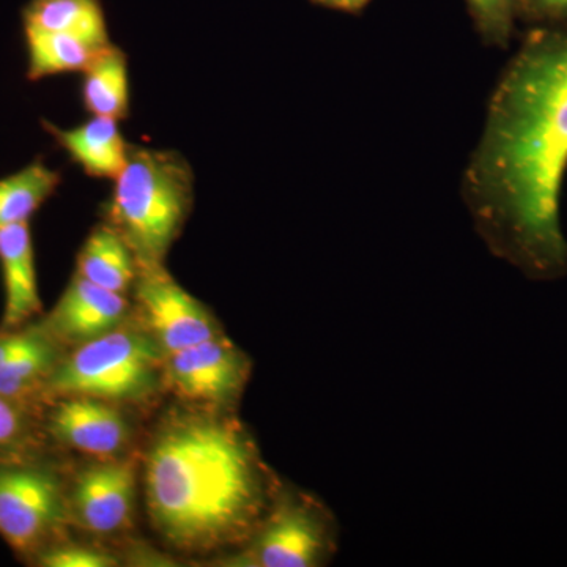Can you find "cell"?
Segmentation results:
<instances>
[{
  "label": "cell",
  "instance_id": "6da1fadb",
  "mask_svg": "<svg viewBox=\"0 0 567 567\" xmlns=\"http://www.w3.org/2000/svg\"><path fill=\"white\" fill-rule=\"evenodd\" d=\"M567 24L536 25L507 62L462 177L488 251L537 282L567 276Z\"/></svg>",
  "mask_w": 567,
  "mask_h": 567
},
{
  "label": "cell",
  "instance_id": "7a4b0ae2",
  "mask_svg": "<svg viewBox=\"0 0 567 567\" xmlns=\"http://www.w3.org/2000/svg\"><path fill=\"white\" fill-rule=\"evenodd\" d=\"M144 487L156 532L177 550L200 554L244 546L282 483L235 417L188 413L153 436Z\"/></svg>",
  "mask_w": 567,
  "mask_h": 567
},
{
  "label": "cell",
  "instance_id": "3957f363",
  "mask_svg": "<svg viewBox=\"0 0 567 567\" xmlns=\"http://www.w3.org/2000/svg\"><path fill=\"white\" fill-rule=\"evenodd\" d=\"M106 223L133 249L140 270L164 267L194 203V173L174 151L130 147L114 178Z\"/></svg>",
  "mask_w": 567,
  "mask_h": 567
},
{
  "label": "cell",
  "instance_id": "277c9868",
  "mask_svg": "<svg viewBox=\"0 0 567 567\" xmlns=\"http://www.w3.org/2000/svg\"><path fill=\"white\" fill-rule=\"evenodd\" d=\"M164 357L148 331L121 324L63 354L48 379V399L85 395L111 404L147 401L162 385Z\"/></svg>",
  "mask_w": 567,
  "mask_h": 567
},
{
  "label": "cell",
  "instance_id": "5b68a950",
  "mask_svg": "<svg viewBox=\"0 0 567 567\" xmlns=\"http://www.w3.org/2000/svg\"><path fill=\"white\" fill-rule=\"evenodd\" d=\"M339 525L316 496L284 486L262 524L224 559L238 567H319L333 559Z\"/></svg>",
  "mask_w": 567,
  "mask_h": 567
},
{
  "label": "cell",
  "instance_id": "8992f818",
  "mask_svg": "<svg viewBox=\"0 0 567 567\" xmlns=\"http://www.w3.org/2000/svg\"><path fill=\"white\" fill-rule=\"evenodd\" d=\"M71 520L69 488L50 465L0 458V535L22 557L61 539Z\"/></svg>",
  "mask_w": 567,
  "mask_h": 567
},
{
  "label": "cell",
  "instance_id": "52a82bcc",
  "mask_svg": "<svg viewBox=\"0 0 567 567\" xmlns=\"http://www.w3.org/2000/svg\"><path fill=\"white\" fill-rule=\"evenodd\" d=\"M251 375V361L223 334L164 357V382L175 394L215 409L233 406Z\"/></svg>",
  "mask_w": 567,
  "mask_h": 567
},
{
  "label": "cell",
  "instance_id": "ba28073f",
  "mask_svg": "<svg viewBox=\"0 0 567 567\" xmlns=\"http://www.w3.org/2000/svg\"><path fill=\"white\" fill-rule=\"evenodd\" d=\"M133 289L148 334L164 354L221 334L210 311L171 278L164 267L140 270Z\"/></svg>",
  "mask_w": 567,
  "mask_h": 567
},
{
  "label": "cell",
  "instance_id": "9c48e42d",
  "mask_svg": "<svg viewBox=\"0 0 567 567\" xmlns=\"http://www.w3.org/2000/svg\"><path fill=\"white\" fill-rule=\"evenodd\" d=\"M136 466L107 461L82 470L69 488L71 518L95 535L128 527L136 503Z\"/></svg>",
  "mask_w": 567,
  "mask_h": 567
},
{
  "label": "cell",
  "instance_id": "30bf717a",
  "mask_svg": "<svg viewBox=\"0 0 567 567\" xmlns=\"http://www.w3.org/2000/svg\"><path fill=\"white\" fill-rule=\"evenodd\" d=\"M47 429L62 445L89 456H118L132 440V425L117 406L85 395L54 399Z\"/></svg>",
  "mask_w": 567,
  "mask_h": 567
},
{
  "label": "cell",
  "instance_id": "8fae6325",
  "mask_svg": "<svg viewBox=\"0 0 567 567\" xmlns=\"http://www.w3.org/2000/svg\"><path fill=\"white\" fill-rule=\"evenodd\" d=\"M62 357L41 323L0 331V394L35 410L48 401V379Z\"/></svg>",
  "mask_w": 567,
  "mask_h": 567
},
{
  "label": "cell",
  "instance_id": "7c38bea8",
  "mask_svg": "<svg viewBox=\"0 0 567 567\" xmlns=\"http://www.w3.org/2000/svg\"><path fill=\"white\" fill-rule=\"evenodd\" d=\"M130 309L126 295L74 274L58 305L40 323L59 344L78 347L121 327Z\"/></svg>",
  "mask_w": 567,
  "mask_h": 567
},
{
  "label": "cell",
  "instance_id": "4fadbf2b",
  "mask_svg": "<svg viewBox=\"0 0 567 567\" xmlns=\"http://www.w3.org/2000/svg\"><path fill=\"white\" fill-rule=\"evenodd\" d=\"M0 268L6 297L2 330H14L31 322L43 309L31 224H17L0 230Z\"/></svg>",
  "mask_w": 567,
  "mask_h": 567
},
{
  "label": "cell",
  "instance_id": "5bb4252c",
  "mask_svg": "<svg viewBox=\"0 0 567 567\" xmlns=\"http://www.w3.org/2000/svg\"><path fill=\"white\" fill-rule=\"evenodd\" d=\"M44 130L69 153L71 162L93 178L114 181L125 166L132 144L126 142L118 121L92 115L91 121L61 128L43 121Z\"/></svg>",
  "mask_w": 567,
  "mask_h": 567
},
{
  "label": "cell",
  "instance_id": "9a60e30c",
  "mask_svg": "<svg viewBox=\"0 0 567 567\" xmlns=\"http://www.w3.org/2000/svg\"><path fill=\"white\" fill-rule=\"evenodd\" d=\"M76 274L96 286L126 295L136 282L140 265L133 249L111 224H100L82 245Z\"/></svg>",
  "mask_w": 567,
  "mask_h": 567
},
{
  "label": "cell",
  "instance_id": "2e32d148",
  "mask_svg": "<svg viewBox=\"0 0 567 567\" xmlns=\"http://www.w3.org/2000/svg\"><path fill=\"white\" fill-rule=\"evenodd\" d=\"M81 74L82 104L89 114L118 122L128 117V59L121 48L111 41Z\"/></svg>",
  "mask_w": 567,
  "mask_h": 567
},
{
  "label": "cell",
  "instance_id": "e0dca14e",
  "mask_svg": "<svg viewBox=\"0 0 567 567\" xmlns=\"http://www.w3.org/2000/svg\"><path fill=\"white\" fill-rule=\"evenodd\" d=\"M24 28L69 33L104 47L111 43L100 0H31L22 10Z\"/></svg>",
  "mask_w": 567,
  "mask_h": 567
},
{
  "label": "cell",
  "instance_id": "ac0fdd59",
  "mask_svg": "<svg viewBox=\"0 0 567 567\" xmlns=\"http://www.w3.org/2000/svg\"><path fill=\"white\" fill-rule=\"evenodd\" d=\"M28 78L31 81L65 73H82L104 47L69 33L24 28Z\"/></svg>",
  "mask_w": 567,
  "mask_h": 567
},
{
  "label": "cell",
  "instance_id": "d6986e66",
  "mask_svg": "<svg viewBox=\"0 0 567 567\" xmlns=\"http://www.w3.org/2000/svg\"><path fill=\"white\" fill-rule=\"evenodd\" d=\"M61 183V173L41 159L0 178V230L31 221Z\"/></svg>",
  "mask_w": 567,
  "mask_h": 567
},
{
  "label": "cell",
  "instance_id": "ffe728a7",
  "mask_svg": "<svg viewBox=\"0 0 567 567\" xmlns=\"http://www.w3.org/2000/svg\"><path fill=\"white\" fill-rule=\"evenodd\" d=\"M522 0H465L477 35L487 47L507 50L520 20Z\"/></svg>",
  "mask_w": 567,
  "mask_h": 567
},
{
  "label": "cell",
  "instance_id": "44dd1931",
  "mask_svg": "<svg viewBox=\"0 0 567 567\" xmlns=\"http://www.w3.org/2000/svg\"><path fill=\"white\" fill-rule=\"evenodd\" d=\"M33 412L0 394V458L28 456L35 436Z\"/></svg>",
  "mask_w": 567,
  "mask_h": 567
},
{
  "label": "cell",
  "instance_id": "7402d4cb",
  "mask_svg": "<svg viewBox=\"0 0 567 567\" xmlns=\"http://www.w3.org/2000/svg\"><path fill=\"white\" fill-rule=\"evenodd\" d=\"M41 567H114L117 558L102 548L85 546L80 543L58 539L50 546L41 548L32 557Z\"/></svg>",
  "mask_w": 567,
  "mask_h": 567
},
{
  "label": "cell",
  "instance_id": "603a6c76",
  "mask_svg": "<svg viewBox=\"0 0 567 567\" xmlns=\"http://www.w3.org/2000/svg\"><path fill=\"white\" fill-rule=\"evenodd\" d=\"M520 20L535 28L567 24V0H522Z\"/></svg>",
  "mask_w": 567,
  "mask_h": 567
},
{
  "label": "cell",
  "instance_id": "cb8c5ba5",
  "mask_svg": "<svg viewBox=\"0 0 567 567\" xmlns=\"http://www.w3.org/2000/svg\"><path fill=\"white\" fill-rule=\"evenodd\" d=\"M312 6L322 7V9L341 11L347 14L361 13L369 6L371 0H309Z\"/></svg>",
  "mask_w": 567,
  "mask_h": 567
}]
</instances>
